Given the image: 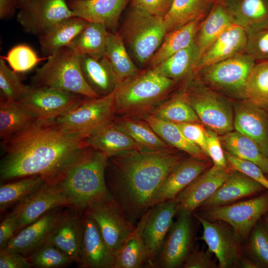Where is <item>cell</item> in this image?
I'll list each match as a JSON object with an SVG mask.
<instances>
[{"instance_id": "cell-1", "label": "cell", "mask_w": 268, "mask_h": 268, "mask_svg": "<svg viewBox=\"0 0 268 268\" xmlns=\"http://www.w3.org/2000/svg\"><path fill=\"white\" fill-rule=\"evenodd\" d=\"M86 137L66 131L53 120L36 119L2 140L0 176L3 180L39 176L50 182L81 160L90 149Z\"/></svg>"}, {"instance_id": "cell-2", "label": "cell", "mask_w": 268, "mask_h": 268, "mask_svg": "<svg viewBox=\"0 0 268 268\" xmlns=\"http://www.w3.org/2000/svg\"><path fill=\"white\" fill-rule=\"evenodd\" d=\"M109 158V192L134 225L151 208L155 194L169 172L184 159L171 147L129 151Z\"/></svg>"}, {"instance_id": "cell-3", "label": "cell", "mask_w": 268, "mask_h": 268, "mask_svg": "<svg viewBox=\"0 0 268 268\" xmlns=\"http://www.w3.org/2000/svg\"><path fill=\"white\" fill-rule=\"evenodd\" d=\"M109 157L91 147L79 162L54 180L70 202V208L83 213L90 204L110 194L105 180Z\"/></svg>"}, {"instance_id": "cell-4", "label": "cell", "mask_w": 268, "mask_h": 268, "mask_svg": "<svg viewBox=\"0 0 268 268\" xmlns=\"http://www.w3.org/2000/svg\"><path fill=\"white\" fill-rule=\"evenodd\" d=\"M177 81L146 68L121 83L116 90V114L134 117L148 113L162 102Z\"/></svg>"}, {"instance_id": "cell-5", "label": "cell", "mask_w": 268, "mask_h": 268, "mask_svg": "<svg viewBox=\"0 0 268 268\" xmlns=\"http://www.w3.org/2000/svg\"><path fill=\"white\" fill-rule=\"evenodd\" d=\"M132 59L140 66H147L167 33L163 18L130 6L120 30Z\"/></svg>"}, {"instance_id": "cell-6", "label": "cell", "mask_w": 268, "mask_h": 268, "mask_svg": "<svg viewBox=\"0 0 268 268\" xmlns=\"http://www.w3.org/2000/svg\"><path fill=\"white\" fill-rule=\"evenodd\" d=\"M31 85L49 86L85 98L100 97L88 85L82 75L80 55L69 47L62 48L48 57L31 79Z\"/></svg>"}, {"instance_id": "cell-7", "label": "cell", "mask_w": 268, "mask_h": 268, "mask_svg": "<svg viewBox=\"0 0 268 268\" xmlns=\"http://www.w3.org/2000/svg\"><path fill=\"white\" fill-rule=\"evenodd\" d=\"M255 59L243 52L203 67L195 72V80L210 88L238 99H245V90Z\"/></svg>"}, {"instance_id": "cell-8", "label": "cell", "mask_w": 268, "mask_h": 268, "mask_svg": "<svg viewBox=\"0 0 268 268\" xmlns=\"http://www.w3.org/2000/svg\"><path fill=\"white\" fill-rule=\"evenodd\" d=\"M116 90L99 97L82 99L72 109L52 120L62 129L87 137L115 120Z\"/></svg>"}, {"instance_id": "cell-9", "label": "cell", "mask_w": 268, "mask_h": 268, "mask_svg": "<svg viewBox=\"0 0 268 268\" xmlns=\"http://www.w3.org/2000/svg\"><path fill=\"white\" fill-rule=\"evenodd\" d=\"M184 91L201 122L207 129L220 135L233 130L234 111L226 97L195 80Z\"/></svg>"}, {"instance_id": "cell-10", "label": "cell", "mask_w": 268, "mask_h": 268, "mask_svg": "<svg viewBox=\"0 0 268 268\" xmlns=\"http://www.w3.org/2000/svg\"><path fill=\"white\" fill-rule=\"evenodd\" d=\"M201 217L229 225L239 237H248L255 224L268 212V191L246 201L228 204L204 207Z\"/></svg>"}, {"instance_id": "cell-11", "label": "cell", "mask_w": 268, "mask_h": 268, "mask_svg": "<svg viewBox=\"0 0 268 268\" xmlns=\"http://www.w3.org/2000/svg\"><path fill=\"white\" fill-rule=\"evenodd\" d=\"M84 211L95 221L114 254L135 225L127 218L110 194L92 202Z\"/></svg>"}, {"instance_id": "cell-12", "label": "cell", "mask_w": 268, "mask_h": 268, "mask_svg": "<svg viewBox=\"0 0 268 268\" xmlns=\"http://www.w3.org/2000/svg\"><path fill=\"white\" fill-rule=\"evenodd\" d=\"M81 96L54 87L30 85L19 102L36 119L52 120L76 106Z\"/></svg>"}, {"instance_id": "cell-13", "label": "cell", "mask_w": 268, "mask_h": 268, "mask_svg": "<svg viewBox=\"0 0 268 268\" xmlns=\"http://www.w3.org/2000/svg\"><path fill=\"white\" fill-rule=\"evenodd\" d=\"M18 9L16 18L23 29L38 36L55 23L73 16L67 0H29Z\"/></svg>"}, {"instance_id": "cell-14", "label": "cell", "mask_w": 268, "mask_h": 268, "mask_svg": "<svg viewBox=\"0 0 268 268\" xmlns=\"http://www.w3.org/2000/svg\"><path fill=\"white\" fill-rule=\"evenodd\" d=\"M201 224L203 232L199 239L203 241L216 257L220 268H233L241 260L239 237L221 221H211L194 214Z\"/></svg>"}, {"instance_id": "cell-15", "label": "cell", "mask_w": 268, "mask_h": 268, "mask_svg": "<svg viewBox=\"0 0 268 268\" xmlns=\"http://www.w3.org/2000/svg\"><path fill=\"white\" fill-rule=\"evenodd\" d=\"M58 207L70 208V202L55 184L46 182L40 189L17 203L11 212L16 221L15 234L48 211Z\"/></svg>"}, {"instance_id": "cell-16", "label": "cell", "mask_w": 268, "mask_h": 268, "mask_svg": "<svg viewBox=\"0 0 268 268\" xmlns=\"http://www.w3.org/2000/svg\"><path fill=\"white\" fill-rule=\"evenodd\" d=\"M191 215L184 211L179 212L178 219L173 223L153 267L175 268L184 263L192 245Z\"/></svg>"}, {"instance_id": "cell-17", "label": "cell", "mask_w": 268, "mask_h": 268, "mask_svg": "<svg viewBox=\"0 0 268 268\" xmlns=\"http://www.w3.org/2000/svg\"><path fill=\"white\" fill-rule=\"evenodd\" d=\"M177 213V205L175 199L158 203L150 208L143 232L147 254L148 266L153 267L173 223V217Z\"/></svg>"}, {"instance_id": "cell-18", "label": "cell", "mask_w": 268, "mask_h": 268, "mask_svg": "<svg viewBox=\"0 0 268 268\" xmlns=\"http://www.w3.org/2000/svg\"><path fill=\"white\" fill-rule=\"evenodd\" d=\"M234 129L253 141L268 158V114L244 99L234 104Z\"/></svg>"}, {"instance_id": "cell-19", "label": "cell", "mask_w": 268, "mask_h": 268, "mask_svg": "<svg viewBox=\"0 0 268 268\" xmlns=\"http://www.w3.org/2000/svg\"><path fill=\"white\" fill-rule=\"evenodd\" d=\"M82 214L79 266L85 268H113V252L106 243L93 219L85 211Z\"/></svg>"}, {"instance_id": "cell-20", "label": "cell", "mask_w": 268, "mask_h": 268, "mask_svg": "<svg viewBox=\"0 0 268 268\" xmlns=\"http://www.w3.org/2000/svg\"><path fill=\"white\" fill-rule=\"evenodd\" d=\"M227 169L213 165L201 174L175 199L177 212L184 211L192 213L216 191L229 175Z\"/></svg>"}, {"instance_id": "cell-21", "label": "cell", "mask_w": 268, "mask_h": 268, "mask_svg": "<svg viewBox=\"0 0 268 268\" xmlns=\"http://www.w3.org/2000/svg\"><path fill=\"white\" fill-rule=\"evenodd\" d=\"M130 0H67L74 16L101 24L115 32L121 14Z\"/></svg>"}, {"instance_id": "cell-22", "label": "cell", "mask_w": 268, "mask_h": 268, "mask_svg": "<svg viewBox=\"0 0 268 268\" xmlns=\"http://www.w3.org/2000/svg\"><path fill=\"white\" fill-rule=\"evenodd\" d=\"M207 165L201 159L190 156L180 161L169 172L155 194L151 207L175 199L191 182L202 174Z\"/></svg>"}, {"instance_id": "cell-23", "label": "cell", "mask_w": 268, "mask_h": 268, "mask_svg": "<svg viewBox=\"0 0 268 268\" xmlns=\"http://www.w3.org/2000/svg\"><path fill=\"white\" fill-rule=\"evenodd\" d=\"M63 207H56L48 211L37 220L22 228L3 249L23 255L31 254L45 243L61 215Z\"/></svg>"}, {"instance_id": "cell-24", "label": "cell", "mask_w": 268, "mask_h": 268, "mask_svg": "<svg viewBox=\"0 0 268 268\" xmlns=\"http://www.w3.org/2000/svg\"><path fill=\"white\" fill-rule=\"evenodd\" d=\"M81 237V217L64 210L44 243L55 246L79 264Z\"/></svg>"}, {"instance_id": "cell-25", "label": "cell", "mask_w": 268, "mask_h": 268, "mask_svg": "<svg viewBox=\"0 0 268 268\" xmlns=\"http://www.w3.org/2000/svg\"><path fill=\"white\" fill-rule=\"evenodd\" d=\"M247 39L245 29L234 24L224 31L202 54L196 64L193 73L203 67L245 52Z\"/></svg>"}, {"instance_id": "cell-26", "label": "cell", "mask_w": 268, "mask_h": 268, "mask_svg": "<svg viewBox=\"0 0 268 268\" xmlns=\"http://www.w3.org/2000/svg\"><path fill=\"white\" fill-rule=\"evenodd\" d=\"M235 23L226 2L223 0H215L209 13L201 21L195 37L194 43L198 51L197 61L211 44Z\"/></svg>"}, {"instance_id": "cell-27", "label": "cell", "mask_w": 268, "mask_h": 268, "mask_svg": "<svg viewBox=\"0 0 268 268\" xmlns=\"http://www.w3.org/2000/svg\"><path fill=\"white\" fill-rule=\"evenodd\" d=\"M265 189L262 185L245 174L233 170L213 195L201 206L210 207L230 204Z\"/></svg>"}, {"instance_id": "cell-28", "label": "cell", "mask_w": 268, "mask_h": 268, "mask_svg": "<svg viewBox=\"0 0 268 268\" xmlns=\"http://www.w3.org/2000/svg\"><path fill=\"white\" fill-rule=\"evenodd\" d=\"M149 212L150 209L141 216L133 231L114 253L113 268H140L147 265L143 232Z\"/></svg>"}, {"instance_id": "cell-29", "label": "cell", "mask_w": 268, "mask_h": 268, "mask_svg": "<svg viewBox=\"0 0 268 268\" xmlns=\"http://www.w3.org/2000/svg\"><path fill=\"white\" fill-rule=\"evenodd\" d=\"M80 65L85 80L99 96L109 94L118 86L117 76L105 56L94 58L81 55Z\"/></svg>"}, {"instance_id": "cell-30", "label": "cell", "mask_w": 268, "mask_h": 268, "mask_svg": "<svg viewBox=\"0 0 268 268\" xmlns=\"http://www.w3.org/2000/svg\"><path fill=\"white\" fill-rule=\"evenodd\" d=\"M88 23L82 18L73 16L50 27L38 36L43 55L49 57L60 49L68 47Z\"/></svg>"}, {"instance_id": "cell-31", "label": "cell", "mask_w": 268, "mask_h": 268, "mask_svg": "<svg viewBox=\"0 0 268 268\" xmlns=\"http://www.w3.org/2000/svg\"><path fill=\"white\" fill-rule=\"evenodd\" d=\"M113 122L87 137V145L109 158L129 151L142 150L130 136L116 127Z\"/></svg>"}, {"instance_id": "cell-32", "label": "cell", "mask_w": 268, "mask_h": 268, "mask_svg": "<svg viewBox=\"0 0 268 268\" xmlns=\"http://www.w3.org/2000/svg\"><path fill=\"white\" fill-rule=\"evenodd\" d=\"M202 19L191 21L167 32L160 46L148 62L147 67L156 66L175 53L193 44Z\"/></svg>"}, {"instance_id": "cell-33", "label": "cell", "mask_w": 268, "mask_h": 268, "mask_svg": "<svg viewBox=\"0 0 268 268\" xmlns=\"http://www.w3.org/2000/svg\"><path fill=\"white\" fill-rule=\"evenodd\" d=\"M141 118L170 147L190 156L203 159L205 154L202 150L186 138L177 124L162 120L151 113H145Z\"/></svg>"}, {"instance_id": "cell-34", "label": "cell", "mask_w": 268, "mask_h": 268, "mask_svg": "<svg viewBox=\"0 0 268 268\" xmlns=\"http://www.w3.org/2000/svg\"><path fill=\"white\" fill-rule=\"evenodd\" d=\"M214 0H174L163 18L167 32L191 21L203 19L209 13Z\"/></svg>"}, {"instance_id": "cell-35", "label": "cell", "mask_w": 268, "mask_h": 268, "mask_svg": "<svg viewBox=\"0 0 268 268\" xmlns=\"http://www.w3.org/2000/svg\"><path fill=\"white\" fill-rule=\"evenodd\" d=\"M219 138L226 153L252 162L268 174V158L251 139L236 131L221 135Z\"/></svg>"}, {"instance_id": "cell-36", "label": "cell", "mask_w": 268, "mask_h": 268, "mask_svg": "<svg viewBox=\"0 0 268 268\" xmlns=\"http://www.w3.org/2000/svg\"><path fill=\"white\" fill-rule=\"evenodd\" d=\"M105 56L111 65L119 84L141 70L134 64L118 32H110Z\"/></svg>"}, {"instance_id": "cell-37", "label": "cell", "mask_w": 268, "mask_h": 268, "mask_svg": "<svg viewBox=\"0 0 268 268\" xmlns=\"http://www.w3.org/2000/svg\"><path fill=\"white\" fill-rule=\"evenodd\" d=\"M113 124L130 136L142 150H156L171 147L142 119L124 117L115 119Z\"/></svg>"}, {"instance_id": "cell-38", "label": "cell", "mask_w": 268, "mask_h": 268, "mask_svg": "<svg viewBox=\"0 0 268 268\" xmlns=\"http://www.w3.org/2000/svg\"><path fill=\"white\" fill-rule=\"evenodd\" d=\"M110 32L101 24L89 22L68 47L79 55H86L94 58L104 57Z\"/></svg>"}, {"instance_id": "cell-39", "label": "cell", "mask_w": 268, "mask_h": 268, "mask_svg": "<svg viewBox=\"0 0 268 268\" xmlns=\"http://www.w3.org/2000/svg\"><path fill=\"white\" fill-rule=\"evenodd\" d=\"M198 58L197 49L194 43L150 68L163 76L178 81L193 74Z\"/></svg>"}, {"instance_id": "cell-40", "label": "cell", "mask_w": 268, "mask_h": 268, "mask_svg": "<svg viewBox=\"0 0 268 268\" xmlns=\"http://www.w3.org/2000/svg\"><path fill=\"white\" fill-rule=\"evenodd\" d=\"M36 119L19 101L0 99V136L2 140L23 130Z\"/></svg>"}, {"instance_id": "cell-41", "label": "cell", "mask_w": 268, "mask_h": 268, "mask_svg": "<svg viewBox=\"0 0 268 268\" xmlns=\"http://www.w3.org/2000/svg\"><path fill=\"white\" fill-rule=\"evenodd\" d=\"M226 4L235 23L246 30L268 23V0H236Z\"/></svg>"}, {"instance_id": "cell-42", "label": "cell", "mask_w": 268, "mask_h": 268, "mask_svg": "<svg viewBox=\"0 0 268 268\" xmlns=\"http://www.w3.org/2000/svg\"><path fill=\"white\" fill-rule=\"evenodd\" d=\"M149 113L162 120L175 124L201 122L188 102L184 91L160 103Z\"/></svg>"}, {"instance_id": "cell-43", "label": "cell", "mask_w": 268, "mask_h": 268, "mask_svg": "<svg viewBox=\"0 0 268 268\" xmlns=\"http://www.w3.org/2000/svg\"><path fill=\"white\" fill-rule=\"evenodd\" d=\"M46 180L41 176H32L18 179L0 186V210L2 212L9 206L18 203L42 187Z\"/></svg>"}, {"instance_id": "cell-44", "label": "cell", "mask_w": 268, "mask_h": 268, "mask_svg": "<svg viewBox=\"0 0 268 268\" xmlns=\"http://www.w3.org/2000/svg\"><path fill=\"white\" fill-rule=\"evenodd\" d=\"M245 99L268 109V60L255 64L248 76Z\"/></svg>"}, {"instance_id": "cell-45", "label": "cell", "mask_w": 268, "mask_h": 268, "mask_svg": "<svg viewBox=\"0 0 268 268\" xmlns=\"http://www.w3.org/2000/svg\"><path fill=\"white\" fill-rule=\"evenodd\" d=\"M247 245L251 259L258 268H268V225L263 218L251 230Z\"/></svg>"}, {"instance_id": "cell-46", "label": "cell", "mask_w": 268, "mask_h": 268, "mask_svg": "<svg viewBox=\"0 0 268 268\" xmlns=\"http://www.w3.org/2000/svg\"><path fill=\"white\" fill-rule=\"evenodd\" d=\"M32 267L59 268L74 262L67 255L54 245L44 243L28 257Z\"/></svg>"}, {"instance_id": "cell-47", "label": "cell", "mask_w": 268, "mask_h": 268, "mask_svg": "<svg viewBox=\"0 0 268 268\" xmlns=\"http://www.w3.org/2000/svg\"><path fill=\"white\" fill-rule=\"evenodd\" d=\"M28 85L22 83L16 72L9 68L4 60L0 59V99L19 101L25 94Z\"/></svg>"}, {"instance_id": "cell-48", "label": "cell", "mask_w": 268, "mask_h": 268, "mask_svg": "<svg viewBox=\"0 0 268 268\" xmlns=\"http://www.w3.org/2000/svg\"><path fill=\"white\" fill-rule=\"evenodd\" d=\"M15 72H25L33 69L40 59L30 46L18 44L11 48L5 57H2Z\"/></svg>"}, {"instance_id": "cell-49", "label": "cell", "mask_w": 268, "mask_h": 268, "mask_svg": "<svg viewBox=\"0 0 268 268\" xmlns=\"http://www.w3.org/2000/svg\"><path fill=\"white\" fill-rule=\"evenodd\" d=\"M247 44L245 52L256 59H268V23L246 30Z\"/></svg>"}, {"instance_id": "cell-50", "label": "cell", "mask_w": 268, "mask_h": 268, "mask_svg": "<svg viewBox=\"0 0 268 268\" xmlns=\"http://www.w3.org/2000/svg\"><path fill=\"white\" fill-rule=\"evenodd\" d=\"M225 157L232 170L239 171L262 185L268 191V178L255 163L240 159L225 152Z\"/></svg>"}, {"instance_id": "cell-51", "label": "cell", "mask_w": 268, "mask_h": 268, "mask_svg": "<svg viewBox=\"0 0 268 268\" xmlns=\"http://www.w3.org/2000/svg\"><path fill=\"white\" fill-rule=\"evenodd\" d=\"M218 135L211 130L205 129L207 156H209L212 159L214 165L227 169L229 166L228 163Z\"/></svg>"}, {"instance_id": "cell-52", "label": "cell", "mask_w": 268, "mask_h": 268, "mask_svg": "<svg viewBox=\"0 0 268 268\" xmlns=\"http://www.w3.org/2000/svg\"><path fill=\"white\" fill-rule=\"evenodd\" d=\"M190 141L198 146L207 155L205 129L200 123L177 124Z\"/></svg>"}, {"instance_id": "cell-53", "label": "cell", "mask_w": 268, "mask_h": 268, "mask_svg": "<svg viewBox=\"0 0 268 268\" xmlns=\"http://www.w3.org/2000/svg\"><path fill=\"white\" fill-rule=\"evenodd\" d=\"M174 0H130V6L142 9L160 18L170 10Z\"/></svg>"}, {"instance_id": "cell-54", "label": "cell", "mask_w": 268, "mask_h": 268, "mask_svg": "<svg viewBox=\"0 0 268 268\" xmlns=\"http://www.w3.org/2000/svg\"><path fill=\"white\" fill-rule=\"evenodd\" d=\"M212 253L207 250L206 251H191L186 257L184 263V268H212L215 267L212 259Z\"/></svg>"}, {"instance_id": "cell-55", "label": "cell", "mask_w": 268, "mask_h": 268, "mask_svg": "<svg viewBox=\"0 0 268 268\" xmlns=\"http://www.w3.org/2000/svg\"><path fill=\"white\" fill-rule=\"evenodd\" d=\"M32 267L28 257L10 250L0 249V268H29Z\"/></svg>"}, {"instance_id": "cell-56", "label": "cell", "mask_w": 268, "mask_h": 268, "mask_svg": "<svg viewBox=\"0 0 268 268\" xmlns=\"http://www.w3.org/2000/svg\"><path fill=\"white\" fill-rule=\"evenodd\" d=\"M17 224L14 215L11 212L0 224V249L5 247L8 242L15 235Z\"/></svg>"}, {"instance_id": "cell-57", "label": "cell", "mask_w": 268, "mask_h": 268, "mask_svg": "<svg viewBox=\"0 0 268 268\" xmlns=\"http://www.w3.org/2000/svg\"><path fill=\"white\" fill-rule=\"evenodd\" d=\"M19 8L18 0H0V19L11 17Z\"/></svg>"}, {"instance_id": "cell-58", "label": "cell", "mask_w": 268, "mask_h": 268, "mask_svg": "<svg viewBox=\"0 0 268 268\" xmlns=\"http://www.w3.org/2000/svg\"><path fill=\"white\" fill-rule=\"evenodd\" d=\"M239 264L242 268H258L256 264L251 258L241 259Z\"/></svg>"}, {"instance_id": "cell-59", "label": "cell", "mask_w": 268, "mask_h": 268, "mask_svg": "<svg viewBox=\"0 0 268 268\" xmlns=\"http://www.w3.org/2000/svg\"><path fill=\"white\" fill-rule=\"evenodd\" d=\"M29 0H18L19 8L25 4Z\"/></svg>"}, {"instance_id": "cell-60", "label": "cell", "mask_w": 268, "mask_h": 268, "mask_svg": "<svg viewBox=\"0 0 268 268\" xmlns=\"http://www.w3.org/2000/svg\"><path fill=\"white\" fill-rule=\"evenodd\" d=\"M264 220L268 225V212H267L263 217Z\"/></svg>"}, {"instance_id": "cell-61", "label": "cell", "mask_w": 268, "mask_h": 268, "mask_svg": "<svg viewBox=\"0 0 268 268\" xmlns=\"http://www.w3.org/2000/svg\"><path fill=\"white\" fill-rule=\"evenodd\" d=\"M268 176V174H267Z\"/></svg>"}]
</instances>
